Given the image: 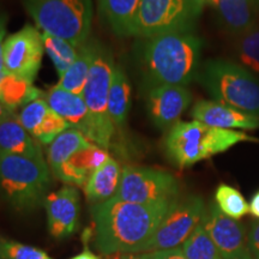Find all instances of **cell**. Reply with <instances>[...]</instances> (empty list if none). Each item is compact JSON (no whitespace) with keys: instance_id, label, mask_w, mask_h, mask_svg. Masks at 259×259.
Instances as JSON below:
<instances>
[{"instance_id":"5b68a950","label":"cell","mask_w":259,"mask_h":259,"mask_svg":"<svg viewBox=\"0 0 259 259\" xmlns=\"http://www.w3.org/2000/svg\"><path fill=\"white\" fill-rule=\"evenodd\" d=\"M50 185V168L45 158L0 154V190L15 209H36Z\"/></svg>"},{"instance_id":"cb8c5ba5","label":"cell","mask_w":259,"mask_h":259,"mask_svg":"<svg viewBox=\"0 0 259 259\" xmlns=\"http://www.w3.org/2000/svg\"><path fill=\"white\" fill-rule=\"evenodd\" d=\"M100 11L118 35H132L141 0H97Z\"/></svg>"},{"instance_id":"4dcf8cb0","label":"cell","mask_w":259,"mask_h":259,"mask_svg":"<svg viewBox=\"0 0 259 259\" xmlns=\"http://www.w3.org/2000/svg\"><path fill=\"white\" fill-rule=\"evenodd\" d=\"M248 248L252 257L259 259V222H255L252 226L250 234H248Z\"/></svg>"},{"instance_id":"30bf717a","label":"cell","mask_w":259,"mask_h":259,"mask_svg":"<svg viewBox=\"0 0 259 259\" xmlns=\"http://www.w3.org/2000/svg\"><path fill=\"white\" fill-rule=\"evenodd\" d=\"M205 211L203 199L198 196L174 200L149 240L144 253L180 248L202 223Z\"/></svg>"},{"instance_id":"52a82bcc","label":"cell","mask_w":259,"mask_h":259,"mask_svg":"<svg viewBox=\"0 0 259 259\" xmlns=\"http://www.w3.org/2000/svg\"><path fill=\"white\" fill-rule=\"evenodd\" d=\"M114 69L111 53L99 46L83 92V99L95 128L96 145L105 150L111 145L115 130L108 113V94Z\"/></svg>"},{"instance_id":"e575fe53","label":"cell","mask_w":259,"mask_h":259,"mask_svg":"<svg viewBox=\"0 0 259 259\" xmlns=\"http://www.w3.org/2000/svg\"><path fill=\"white\" fill-rule=\"evenodd\" d=\"M189 2L199 14H202L203 9L205 8V6H212V8H215L220 0H189Z\"/></svg>"},{"instance_id":"6da1fadb","label":"cell","mask_w":259,"mask_h":259,"mask_svg":"<svg viewBox=\"0 0 259 259\" xmlns=\"http://www.w3.org/2000/svg\"><path fill=\"white\" fill-rule=\"evenodd\" d=\"M171 203L138 204L113 197L93 205L97 251L105 255L144 253Z\"/></svg>"},{"instance_id":"7402d4cb","label":"cell","mask_w":259,"mask_h":259,"mask_svg":"<svg viewBox=\"0 0 259 259\" xmlns=\"http://www.w3.org/2000/svg\"><path fill=\"white\" fill-rule=\"evenodd\" d=\"M97 48L99 46L93 42H87L82 47H79L76 60L71 64L66 72L60 77L59 83L57 85L67 90V92L76 94V95L83 96L90 67H92L94 59H95Z\"/></svg>"},{"instance_id":"d6986e66","label":"cell","mask_w":259,"mask_h":259,"mask_svg":"<svg viewBox=\"0 0 259 259\" xmlns=\"http://www.w3.org/2000/svg\"><path fill=\"white\" fill-rule=\"evenodd\" d=\"M0 154L44 158L40 145L28 134L15 113L0 122Z\"/></svg>"},{"instance_id":"d590c367","label":"cell","mask_w":259,"mask_h":259,"mask_svg":"<svg viewBox=\"0 0 259 259\" xmlns=\"http://www.w3.org/2000/svg\"><path fill=\"white\" fill-rule=\"evenodd\" d=\"M250 212L259 219V191L252 197L250 204Z\"/></svg>"},{"instance_id":"1f68e13d","label":"cell","mask_w":259,"mask_h":259,"mask_svg":"<svg viewBox=\"0 0 259 259\" xmlns=\"http://www.w3.org/2000/svg\"><path fill=\"white\" fill-rule=\"evenodd\" d=\"M149 258L150 259H189L180 248H174V250L166 251H155L149 252Z\"/></svg>"},{"instance_id":"5bb4252c","label":"cell","mask_w":259,"mask_h":259,"mask_svg":"<svg viewBox=\"0 0 259 259\" xmlns=\"http://www.w3.org/2000/svg\"><path fill=\"white\" fill-rule=\"evenodd\" d=\"M48 231L57 239H65L78 228L79 193L73 186L66 185L45 198Z\"/></svg>"},{"instance_id":"44dd1931","label":"cell","mask_w":259,"mask_h":259,"mask_svg":"<svg viewBox=\"0 0 259 259\" xmlns=\"http://www.w3.org/2000/svg\"><path fill=\"white\" fill-rule=\"evenodd\" d=\"M215 9L222 24L239 35L257 23L259 0H220Z\"/></svg>"},{"instance_id":"74e56055","label":"cell","mask_w":259,"mask_h":259,"mask_svg":"<svg viewBox=\"0 0 259 259\" xmlns=\"http://www.w3.org/2000/svg\"><path fill=\"white\" fill-rule=\"evenodd\" d=\"M12 113H14V111H11L4 102L0 101V122L4 120L5 118H8L10 114H12Z\"/></svg>"},{"instance_id":"836d02e7","label":"cell","mask_w":259,"mask_h":259,"mask_svg":"<svg viewBox=\"0 0 259 259\" xmlns=\"http://www.w3.org/2000/svg\"><path fill=\"white\" fill-rule=\"evenodd\" d=\"M106 259H150L149 253H116L106 255Z\"/></svg>"},{"instance_id":"f546056e","label":"cell","mask_w":259,"mask_h":259,"mask_svg":"<svg viewBox=\"0 0 259 259\" xmlns=\"http://www.w3.org/2000/svg\"><path fill=\"white\" fill-rule=\"evenodd\" d=\"M0 259H54L35 246L0 238Z\"/></svg>"},{"instance_id":"d4e9b609","label":"cell","mask_w":259,"mask_h":259,"mask_svg":"<svg viewBox=\"0 0 259 259\" xmlns=\"http://www.w3.org/2000/svg\"><path fill=\"white\" fill-rule=\"evenodd\" d=\"M131 85L124 70L115 65L108 94V113L115 128L124 127L130 109Z\"/></svg>"},{"instance_id":"4316f807","label":"cell","mask_w":259,"mask_h":259,"mask_svg":"<svg viewBox=\"0 0 259 259\" xmlns=\"http://www.w3.org/2000/svg\"><path fill=\"white\" fill-rule=\"evenodd\" d=\"M180 251L189 259H223L213 244L203 223L180 246Z\"/></svg>"},{"instance_id":"ffe728a7","label":"cell","mask_w":259,"mask_h":259,"mask_svg":"<svg viewBox=\"0 0 259 259\" xmlns=\"http://www.w3.org/2000/svg\"><path fill=\"white\" fill-rule=\"evenodd\" d=\"M121 173L120 164L109 156L87 181L84 186L87 200L95 205L115 197L120 184Z\"/></svg>"},{"instance_id":"8fae6325","label":"cell","mask_w":259,"mask_h":259,"mask_svg":"<svg viewBox=\"0 0 259 259\" xmlns=\"http://www.w3.org/2000/svg\"><path fill=\"white\" fill-rule=\"evenodd\" d=\"M44 53L42 32L37 27L27 24L5 38L3 48L4 73L32 83L40 70Z\"/></svg>"},{"instance_id":"f1b7e54d","label":"cell","mask_w":259,"mask_h":259,"mask_svg":"<svg viewBox=\"0 0 259 259\" xmlns=\"http://www.w3.org/2000/svg\"><path fill=\"white\" fill-rule=\"evenodd\" d=\"M215 202L220 210L229 218L239 220L250 212V205L234 187L221 184L215 192Z\"/></svg>"},{"instance_id":"ac0fdd59","label":"cell","mask_w":259,"mask_h":259,"mask_svg":"<svg viewBox=\"0 0 259 259\" xmlns=\"http://www.w3.org/2000/svg\"><path fill=\"white\" fill-rule=\"evenodd\" d=\"M109 155L105 149L92 144L89 148L77 151L59 168L54 176L67 185L85 186L90 176L106 162Z\"/></svg>"},{"instance_id":"7a4b0ae2","label":"cell","mask_w":259,"mask_h":259,"mask_svg":"<svg viewBox=\"0 0 259 259\" xmlns=\"http://www.w3.org/2000/svg\"><path fill=\"white\" fill-rule=\"evenodd\" d=\"M202 41L190 31L150 37L144 47V65L156 85L186 87L198 74Z\"/></svg>"},{"instance_id":"83f0119b","label":"cell","mask_w":259,"mask_h":259,"mask_svg":"<svg viewBox=\"0 0 259 259\" xmlns=\"http://www.w3.org/2000/svg\"><path fill=\"white\" fill-rule=\"evenodd\" d=\"M236 52L244 67L259 73V24L239 34Z\"/></svg>"},{"instance_id":"ab89813d","label":"cell","mask_w":259,"mask_h":259,"mask_svg":"<svg viewBox=\"0 0 259 259\" xmlns=\"http://www.w3.org/2000/svg\"><path fill=\"white\" fill-rule=\"evenodd\" d=\"M244 259H254V258L252 257V254H248V255H246V257H245Z\"/></svg>"},{"instance_id":"3957f363","label":"cell","mask_w":259,"mask_h":259,"mask_svg":"<svg viewBox=\"0 0 259 259\" xmlns=\"http://www.w3.org/2000/svg\"><path fill=\"white\" fill-rule=\"evenodd\" d=\"M241 142L257 139L241 131L212 127L197 120L179 121L166 136L164 150L171 163L187 168L225 153Z\"/></svg>"},{"instance_id":"2e32d148","label":"cell","mask_w":259,"mask_h":259,"mask_svg":"<svg viewBox=\"0 0 259 259\" xmlns=\"http://www.w3.org/2000/svg\"><path fill=\"white\" fill-rule=\"evenodd\" d=\"M48 106L72 128L78 130L96 145V134L92 116L82 95H76L60 87H53L45 96Z\"/></svg>"},{"instance_id":"9a60e30c","label":"cell","mask_w":259,"mask_h":259,"mask_svg":"<svg viewBox=\"0 0 259 259\" xmlns=\"http://www.w3.org/2000/svg\"><path fill=\"white\" fill-rule=\"evenodd\" d=\"M18 119L37 143L50 145L71 126L48 106L45 99H36L23 106Z\"/></svg>"},{"instance_id":"9c48e42d","label":"cell","mask_w":259,"mask_h":259,"mask_svg":"<svg viewBox=\"0 0 259 259\" xmlns=\"http://www.w3.org/2000/svg\"><path fill=\"white\" fill-rule=\"evenodd\" d=\"M179 184L168 171L150 167L126 166L122 168L115 198L130 203H171L178 199Z\"/></svg>"},{"instance_id":"8992f818","label":"cell","mask_w":259,"mask_h":259,"mask_svg":"<svg viewBox=\"0 0 259 259\" xmlns=\"http://www.w3.org/2000/svg\"><path fill=\"white\" fill-rule=\"evenodd\" d=\"M198 79L215 101L259 116V80L242 65L210 60L198 72Z\"/></svg>"},{"instance_id":"8d00e7d4","label":"cell","mask_w":259,"mask_h":259,"mask_svg":"<svg viewBox=\"0 0 259 259\" xmlns=\"http://www.w3.org/2000/svg\"><path fill=\"white\" fill-rule=\"evenodd\" d=\"M70 259H101L99 257V255H96L95 253H93L92 251H89L88 248H85L82 253L74 255V257L70 258Z\"/></svg>"},{"instance_id":"e0dca14e","label":"cell","mask_w":259,"mask_h":259,"mask_svg":"<svg viewBox=\"0 0 259 259\" xmlns=\"http://www.w3.org/2000/svg\"><path fill=\"white\" fill-rule=\"evenodd\" d=\"M193 120L212 127L225 130H255L259 128V116L218 101L200 100L191 111Z\"/></svg>"},{"instance_id":"f35d334b","label":"cell","mask_w":259,"mask_h":259,"mask_svg":"<svg viewBox=\"0 0 259 259\" xmlns=\"http://www.w3.org/2000/svg\"><path fill=\"white\" fill-rule=\"evenodd\" d=\"M5 74V73H4ZM4 74H2L0 76V92H2V85H3V77H4Z\"/></svg>"},{"instance_id":"ba28073f","label":"cell","mask_w":259,"mask_h":259,"mask_svg":"<svg viewBox=\"0 0 259 259\" xmlns=\"http://www.w3.org/2000/svg\"><path fill=\"white\" fill-rule=\"evenodd\" d=\"M200 14L189 0H141L132 35L154 37L173 31H190Z\"/></svg>"},{"instance_id":"603a6c76","label":"cell","mask_w":259,"mask_h":259,"mask_svg":"<svg viewBox=\"0 0 259 259\" xmlns=\"http://www.w3.org/2000/svg\"><path fill=\"white\" fill-rule=\"evenodd\" d=\"M92 144V142L78 130L72 127L66 130L61 132L48 147L47 164L53 174H56L65 162L77 151L89 148Z\"/></svg>"},{"instance_id":"277c9868","label":"cell","mask_w":259,"mask_h":259,"mask_svg":"<svg viewBox=\"0 0 259 259\" xmlns=\"http://www.w3.org/2000/svg\"><path fill=\"white\" fill-rule=\"evenodd\" d=\"M24 8L42 32L79 48L92 30V0H24Z\"/></svg>"},{"instance_id":"4fadbf2b","label":"cell","mask_w":259,"mask_h":259,"mask_svg":"<svg viewBox=\"0 0 259 259\" xmlns=\"http://www.w3.org/2000/svg\"><path fill=\"white\" fill-rule=\"evenodd\" d=\"M191 101L192 95L186 87L160 84L149 92L148 111L157 127H173L189 108Z\"/></svg>"},{"instance_id":"484cf974","label":"cell","mask_w":259,"mask_h":259,"mask_svg":"<svg viewBox=\"0 0 259 259\" xmlns=\"http://www.w3.org/2000/svg\"><path fill=\"white\" fill-rule=\"evenodd\" d=\"M42 38H44L45 52L51 58L58 74L61 77L71 66V64L76 60L79 48L74 47L63 38L52 36L46 32H42Z\"/></svg>"},{"instance_id":"7c38bea8","label":"cell","mask_w":259,"mask_h":259,"mask_svg":"<svg viewBox=\"0 0 259 259\" xmlns=\"http://www.w3.org/2000/svg\"><path fill=\"white\" fill-rule=\"evenodd\" d=\"M203 226L223 259H244L251 254L244 226L211 204L203 218Z\"/></svg>"},{"instance_id":"d6a6232c","label":"cell","mask_w":259,"mask_h":259,"mask_svg":"<svg viewBox=\"0 0 259 259\" xmlns=\"http://www.w3.org/2000/svg\"><path fill=\"white\" fill-rule=\"evenodd\" d=\"M6 34V17L0 15V76L4 74V64H3V48H4Z\"/></svg>"}]
</instances>
